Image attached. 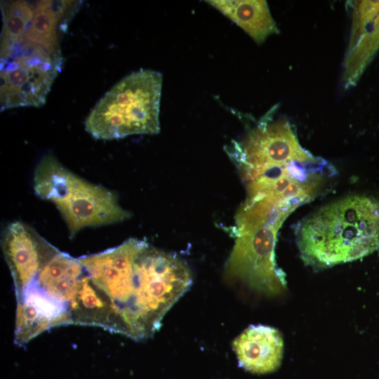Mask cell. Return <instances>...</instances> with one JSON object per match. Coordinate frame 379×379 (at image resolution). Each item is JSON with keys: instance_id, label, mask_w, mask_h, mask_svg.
Wrapping results in <instances>:
<instances>
[{"instance_id": "6", "label": "cell", "mask_w": 379, "mask_h": 379, "mask_svg": "<svg viewBox=\"0 0 379 379\" xmlns=\"http://www.w3.org/2000/svg\"><path fill=\"white\" fill-rule=\"evenodd\" d=\"M62 57L23 40L1 53V111L39 107L61 70Z\"/></svg>"}, {"instance_id": "9", "label": "cell", "mask_w": 379, "mask_h": 379, "mask_svg": "<svg viewBox=\"0 0 379 379\" xmlns=\"http://www.w3.org/2000/svg\"><path fill=\"white\" fill-rule=\"evenodd\" d=\"M1 244L14 288L32 279L58 251L34 229L21 221L8 225Z\"/></svg>"}, {"instance_id": "8", "label": "cell", "mask_w": 379, "mask_h": 379, "mask_svg": "<svg viewBox=\"0 0 379 379\" xmlns=\"http://www.w3.org/2000/svg\"><path fill=\"white\" fill-rule=\"evenodd\" d=\"M238 171L281 166L315 158L302 148L286 119L272 120L270 112L241 139L225 147Z\"/></svg>"}, {"instance_id": "7", "label": "cell", "mask_w": 379, "mask_h": 379, "mask_svg": "<svg viewBox=\"0 0 379 379\" xmlns=\"http://www.w3.org/2000/svg\"><path fill=\"white\" fill-rule=\"evenodd\" d=\"M239 173L245 185L246 199H263L294 208L316 198L336 174L329 163L317 157Z\"/></svg>"}, {"instance_id": "3", "label": "cell", "mask_w": 379, "mask_h": 379, "mask_svg": "<svg viewBox=\"0 0 379 379\" xmlns=\"http://www.w3.org/2000/svg\"><path fill=\"white\" fill-rule=\"evenodd\" d=\"M288 216L268 207L242 204L235 215L234 244L225 267L227 279L274 297L286 289L285 274L277 266V232Z\"/></svg>"}, {"instance_id": "12", "label": "cell", "mask_w": 379, "mask_h": 379, "mask_svg": "<svg viewBox=\"0 0 379 379\" xmlns=\"http://www.w3.org/2000/svg\"><path fill=\"white\" fill-rule=\"evenodd\" d=\"M75 1H40L36 3L32 22L26 32L25 40L36 44L53 54H60L58 29L59 22L69 11Z\"/></svg>"}, {"instance_id": "14", "label": "cell", "mask_w": 379, "mask_h": 379, "mask_svg": "<svg viewBox=\"0 0 379 379\" xmlns=\"http://www.w3.org/2000/svg\"><path fill=\"white\" fill-rule=\"evenodd\" d=\"M3 29L1 36V53L15 44L25 40L26 32L32 22L34 8L25 1H13L4 8Z\"/></svg>"}, {"instance_id": "4", "label": "cell", "mask_w": 379, "mask_h": 379, "mask_svg": "<svg viewBox=\"0 0 379 379\" xmlns=\"http://www.w3.org/2000/svg\"><path fill=\"white\" fill-rule=\"evenodd\" d=\"M163 77L140 69L124 77L93 107L85 129L98 140L159 133Z\"/></svg>"}, {"instance_id": "2", "label": "cell", "mask_w": 379, "mask_h": 379, "mask_svg": "<svg viewBox=\"0 0 379 379\" xmlns=\"http://www.w3.org/2000/svg\"><path fill=\"white\" fill-rule=\"evenodd\" d=\"M296 242L303 262L324 268L364 258L379 248V201L350 195L299 223Z\"/></svg>"}, {"instance_id": "1", "label": "cell", "mask_w": 379, "mask_h": 379, "mask_svg": "<svg viewBox=\"0 0 379 379\" xmlns=\"http://www.w3.org/2000/svg\"><path fill=\"white\" fill-rule=\"evenodd\" d=\"M78 260L102 307L105 329L137 341L160 329L164 315L192 284L181 258L142 239H128Z\"/></svg>"}, {"instance_id": "5", "label": "cell", "mask_w": 379, "mask_h": 379, "mask_svg": "<svg viewBox=\"0 0 379 379\" xmlns=\"http://www.w3.org/2000/svg\"><path fill=\"white\" fill-rule=\"evenodd\" d=\"M33 183L35 194L58 208L71 236L86 227L120 222L131 216L115 194L77 175L51 154L39 162Z\"/></svg>"}, {"instance_id": "13", "label": "cell", "mask_w": 379, "mask_h": 379, "mask_svg": "<svg viewBox=\"0 0 379 379\" xmlns=\"http://www.w3.org/2000/svg\"><path fill=\"white\" fill-rule=\"evenodd\" d=\"M379 50V14L347 46L343 62L342 84L345 89L356 86Z\"/></svg>"}, {"instance_id": "11", "label": "cell", "mask_w": 379, "mask_h": 379, "mask_svg": "<svg viewBox=\"0 0 379 379\" xmlns=\"http://www.w3.org/2000/svg\"><path fill=\"white\" fill-rule=\"evenodd\" d=\"M246 32L257 44L279 32L264 0L206 1Z\"/></svg>"}, {"instance_id": "10", "label": "cell", "mask_w": 379, "mask_h": 379, "mask_svg": "<svg viewBox=\"0 0 379 379\" xmlns=\"http://www.w3.org/2000/svg\"><path fill=\"white\" fill-rule=\"evenodd\" d=\"M239 364L252 373L265 374L280 366L284 341L279 331L264 325H251L233 343Z\"/></svg>"}, {"instance_id": "15", "label": "cell", "mask_w": 379, "mask_h": 379, "mask_svg": "<svg viewBox=\"0 0 379 379\" xmlns=\"http://www.w3.org/2000/svg\"><path fill=\"white\" fill-rule=\"evenodd\" d=\"M379 14V1H352V24L348 45L352 44L364 28Z\"/></svg>"}]
</instances>
